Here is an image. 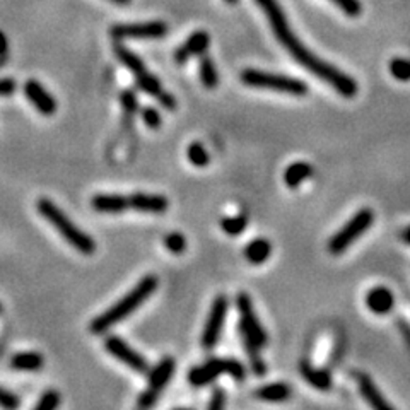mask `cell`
I'll return each instance as SVG.
<instances>
[{
	"label": "cell",
	"instance_id": "1",
	"mask_svg": "<svg viewBox=\"0 0 410 410\" xmlns=\"http://www.w3.org/2000/svg\"><path fill=\"white\" fill-rule=\"evenodd\" d=\"M258 4L262 11H264L267 19H269V25L272 27V33L276 34L282 46L289 51L290 57L294 58L297 63H301L308 72L316 75L318 79L325 82V84L332 86L338 94H342L344 98H354L359 91L357 82L347 74H344L342 70H338L337 67L330 65L321 58H318L312 50L306 49L302 45L300 38L294 34V31L290 30V25L286 18L284 11L278 6L277 0H255Z\"/></svg>",
	"mask_w": 410,
	"mask_h": 410
},
{
	"label": "cell",
	"instance_id": "2",
	"mask_svg": "<svg viewBox=\"0 0 410 410\" xmlns=\"http://www.w3.org/2000/svg\"><path fill=\"white\" fill-rule=\"evenodd\" d=\"M158 289V277L149 274L144 278H141L135 288L130 290L127 296H123L120 301L115 302L110 309H106L105 313L99 314L98 318H94L91 321V333L94 335H101V333L108 332L113 325H117L118 321L125 320L130 313L135 312L137 308H141L144 305V301L147 297H150L154 294V290Z\"/></svg>",
	"mask_w": 410,
	"mask_h": 410
},
{
	"label": "cell",
	"instance_id": "3",
	"mask_svg": "<svg viewBox=\"0 0 410 410\" xmlns=\"http://www.w3.org/2000/svg\"><path fill=\"white\" fill-rule=\"evenodd\" d=\"M37 207L38 212L41 214V216L45 217L58 233H60L63 240L69 243L72 248L77 250L79 253L93 255L96 252V243H94L93 238H91L89 234H86L82 229H79L77 226H75L74 222L53 204V202L49 200V198H39Z\"/></svg>",
	"mask_w": 410,
	"mask_h": 410
},
{
	"label": "cell",
	"instance_id": "4",
	"mask_svg": "<svg viewBox=\"0 0 410 410\" xmlns=\"http://www.w3.org/2000/svg\"><path fill=\"white\" fill-rule=\"evenodd\" d=\"M241 82L245 86L257 87V89H270L277 93L293 94V96H305L308 93V86L301 79L290 77L284 74L264 72L257 69H246L241 72Z\"/></svg>",
	"mask_w": 410,
	"mask_h": 410
},
{
	"label": "cell",
	"instance_id": "5",
	"mask_svg": "<svg viewBox=\"0 0 410 410\" xmlns=\"http://www.w3.org/2000/svg\"><path fill=\"white\" fill-rule=\"evenodd\" d=\"M374 222V214L371 209H361L359 212L354 214L352 217L349 219L347 224L342 229H338L328 241V252L332 255H340L344 253L345 250L352 245L354 241L359 240L362 234L366 233Z\"/></svg>",
	"mask_w": 410,
	"mask_h": 410
},
{
	"label": "cell",
	"instance_id": "6",
	"mask_svg": "<svg viewBox=\"0 0 410 410\" xmlns=\"http://www.w3.org/2000/svg\"><path fill=\"white\" fill-rule=\"evenodd\" d=\"M245 373V366L236 359H210L205 364L190 369L188 383L193 386H204L221 374H229L234 380H243Z\"/></svg>",
	"mask_w": 410,
	"mask_h": 410
},
{
	"label": "cell",
	"instance_id": "7",
	"mask_svg": "<svg viewBox=\"0 0 410 410\" xmlns=\"http://www.w3.org/2000/svg\"><path fill=\"white\" fill-rule=\"evenodd\" d=\"M174 369H177V362H174L173 357H165L162 361H159L156 368L149 373V385H147V388L139 397V409H149L156 404L159 393L166 388L171 376H173Z\"/></svg>",
	"mask_w": 410,
	"mask_h": 410
},
{
	"label": "cell",
	"instance_id": "8",
	"mask_svg": "<svg viewBox=\"0 0 410 410\" xmlns=\"http://www.w3.org/2000/svg\"><path fill=\"white\" fill-rule=\"evenodd\" d=\"M236 306L238 312H240V332L248 335L258 347H265L267 342H269V337H267V332L264 330V325L258 320L257 313H255L252 300L246 293L238 294L236 297Z\"/></svg>",
	"mask_w": 410,
	"mask_h": 410
},
{
	"label": "cell",
	"instance_id": "9",
	"mask_svg": "<svg viewBox=\"0 0 410 410\" xmlns=\"http://www.w3.org/2000/svg\"><path fill=\"white\" fill-rule=\"evenodd\" d=\"M229 308V301L226 296H217L212 302V308H210L209 318H207L205 326H204V333H202V347L210 350L216 347V344L219 342V337H221L222 328H224V321H226V314H228Z\"/></svg>",
	"mask_w": 410,
	"mask_h": 410
},
{
	"label": "cell",
	"instance_id": "10",
	"mask_svg": "<svg viewBox=\"0 0 410 410\" xmlns=\"http://www.w3.org/2000/svg\"><path fill=\"white\" fill-rule=\"evenodd\" d=\"M168 33V25L162 21L147 23H129V25H115L110 30L111 38L115 41L129 38H162Z\"/></svg>",
	"mask_w": 410,
	"mask_h": 410
},
{
	"label": "cell",
	"instance_id": "11",
	"mask_svg": "<svg viewBox=\"0 0 410 410\" xmlns=\"http://www.w3.org/2000/svg\"><path fill=\"white\" fill-rule=\"evenodd\" d=\"M105 349L106 352H110L115 359H118L123 364L129 366L130 369H134L135 373L147 374L149 373V364L144 359L142 354H139L137 350L130 347L125 340L117 335H110L105 340Z\"/></svg>",
	"mask_w": 410,
	"mask_h": 410
},
{
	"label": "cell",
	"instance_id": "12",
	"mask_svg": "<svg viewBox=\"0 0 410 410\" xmlns=\"http://www.w3.org/2000/svg\"><path fill=\"white\" fill-rule=\"evenodd\" d=\"M25 94L33 103L34 108L41 115H45V117H50V115H53L57 111V101H55V98L38 81H34V79L26 81Z\"/></svg>",
	"mask_w": 410,
	"mask_h": 410
},
{
	"label": "cell",
	"instance_id": "13",
	"mask_svg": "<svg viewBox=\"0 0 410 410\" xmlns=\"http://www.w3.org/2000/svg\"><path fill=\"white\" fill-rule=\"evenodd\" d=\"M127 204H129V209L139 210V212L162 214L168 210V198L162 195L132 193L127 197Z\"/></svg>",
	"mask_w": 410,
	"mask_h": 410
},
{
	"label": "cell",
	"instance_id": "14",
	"mask_svg": "<svg viewBox=\"0 0 410 410\" xmlns=\"http://www.w3.org/2000/svg\"><path fill=\"white\" fill-rule=\"evenodd\" d=\"M210 45V37L205 31H195L193 34H190L186 38V41L174 51V62L177 63H185L188 58L195 57V55L205 53L207 49Z\"/></svg>",
	"mask_w": 410,
	"mask_h": 410
},
{
	"label": "cell",
	"instance_id": "15",
	"mask_svg": "<svg viewBox=\"0 0 410 410\" xmlns=\"http://www.w3.org/2000/svg\"><path fill=\"white\" fill-rule=\"evenodd\" d=\"M393 305H395V297H393L392 290L383 288V286H378V288H373L366 294V306L374 314H386L393 309Z\"/></svg>",
	"mask_w": 410,
	"mask_h": 410
},
{
	"label": "cell",
	"instance_id": "16",
	"mask_svg": "<svg viewBox=\"0 0 410 410\" xmlns=\"http://www.w3.org/2000/svg\"><path fill=\"white\" fill-rule=\"evenodd\" d=\"M91 205H93L96 212L101 214H120L129 210L127 197H123V195H96L91 200Z\"/></svg>",
	"mask_w": 410,
	"mask_h": 410
},
{
	"label": "cell",
	"instance_id": "17",
	"mask_svg": "<svg viewBox=\"0 0 410 410\" xmlns=\"http://www.w3.org/2000/svg\"><path fill=\"white\" fill-rule=\"evenodd\" d=\"M357 381H359V390L362 393V397H364V400L368 402L373 409H378V410L392 409V405L385 400V397L381 395L380 390H378L376 385L373 383L371 378L366 376V374H359Z\"/></svg>",
	"mask_w": 410,
	"mask_h": 410
},
{
	"label": "cell",
	"instance_id": "18",
	"mask_svg": "<svg viewBox=\"0 0 410 410\" xmlns=\"http://www.w3.org/2000/svg\"><path fill=\"white\" fill-rule=\"evenodd\" d=\"M301 374L309 385L314 386L316 390H321V392H326V390L332 388V376H330L328 371L325 369H316L313 368L309 362H302L301 364Z\"/></svg>",
	"mask_w": 410,
	"mask_h": 410
},
{
	"label": "cell",
	"instance_id": "19",
	"mask_svg": "<svg viewBox=\"0 0 410 410\" xmlns=\"http://www.w3.org/2000/svg\"><path fill=\"white\" fill-rule=\"evenodd\" d=\"M245 258L253 265L264 264L267 258L272 253V245L265 238H257V240L250 241L245 248Z\"/></svg>",
	"mask_w": 410,
	"mask_h": 410
},
{
	"label": "cell",
	"instance_id": "20",
	"mask_svg": "<svg viewBox=\"0 0 410 410\" xmlns=\"http://www.w3.org/2000/svg\"><path fill=\"white\" fill-rule=\"evenodd\" d=\"M313 168L305 161H296L293 165L288 166V169L284 171V183L289 188H297L301 183H305L312 177Z\"/></svg>",
	"mask_w": 410,
	"mask_h": 410
},
{
	"label": "cell",
	"instance_id": "21",
	"mask_svg": "<svg viewBox=\"0 0 410 410\" xmlns=\"http://www.w3.org/2000/svg\"><path fill=\"white\" fill-rule=\"evenodd\" d=\"M113 51H115V55H117L118 60H120L123 65H125L127 69H129L130 72L135 75V77H139V75L147 72L144 62H142L141 58H139L137 55L134 53V51H130L129 49H127V46H123L122 43H115Z\"/></svg>",
	"mask_w": 410,
	"mask_h": 410
},
{
	"label": "cell",
	"instance_id": "22",
	"mask_svg": "<svg viewBox=\"0 0 410 410\" xmlns=\"http://www.w3.org/2000/svg\"><path fill=\"white\" fill-rule=\"evenodd\" d=\"M43 364L45 359L38 352H19L11 359V366L18 371H39Z\"/></svg>",
	"mask_w": 410,
	"mask_h": 410
},
{
	"label": "cell",
	"instance_id": "23",
	"mask_svg": "<svg viewBox=\"0 0 410 410\" xmlns=\"http://www.w3.org/2000/svg\"><path fill=\"white\" fill-rule=\"evenodd\" d=\"M290 395V388L286 383L265 385L255 392V397L264 402H284Z\"/></svg>",
	"mask_w": 410,
	"mask_h": 410
},
{
	"label": "cell",
	"instance_id": "24",
	"mask_svg": "<svg viewBox=\"0 0 410 410\" xmlns=\"http://www.w3.org/2000/svg\"><path fill=\"white\" fill-rule=\"evenodd\" d=\"M240 335H241L243 347H245L246 354H248V357H250V362H252L253 373L257 374V376H264V374L267 373V366L260 356V347H258L252 338H250L248 335H245L243 332H240Z\"/></svg>",
	"mask_w": 410,
	"mask_h": 410
},
{
	"label": "cell",
	"instance_id": "25",
	"mask_svg": "<svg viewBox=\"0 0 410 410\" xmlns=\"http://www.w3.org/2000/svg\"><path fill=\"white\" fill-rule=\"evenodd\" d=\"M198 75H200V81L207 89H214L219 84V74L214 65L212 58L209 55H200V60H198Z\"/></svg>",
	"mask_w": 410,
	"mask_h": 410
},
{
	"label": "cell",
	"instance_id": "26",
	"mask_svg": "<svg viewBox=\"0 0 410 410\" xmlns=\"http://www.w3.org/2000/svg\"><path fill=\"white\" fill-rule=\"evenodd\" d=\"M246 226H248V219H246V216H243V214H240V216L224 217L221 221V228L228 236H238V234H241L246 229Z\"/></svg>",
	"mask_w": 410,
	"mask_h": 410
},
{
	"label": "cell",
	"instance_id": "27",
	"mask_svg": "<svg viewBox=\"0 0 410 410\" xmlns=\"http://www.w3.org/2000/svg\"><path fill=\"white\" fill-rule=\"evenodd\" d=\"M186 158H188V161L192 162L193 166H197V168H205L210 161L209 153H207L205 147L202 146L200 142H193V144L188 146V149H186Z\"/></svg>",
	"mask_w": 410,
	"mask_h": 410
},
{
	"label": "cell",
	"instance_id": "28",
	"mask_svg": "<svg viewBox=\"0 0 410 410\" xmlns=\"http://www.w3.org/2000/svg\"><path fill=\"white\" fill-rule=\"evenodd\" d=\"M390 74L395 77L397 81L407 82L410 81V60L407 58H393L390 62Z\"/></svg>",
	"mask_w": 410,
	"mask_h": 410
},
{
	"label": "cell",
	"instance_id": "29",
	"mask_svg": "<svg viewBox=\"0 0 410 410\" xmlns=\"http://www.w3.org/2000/svg\"><path fill=\"white\" fill-rule=\"evenodd\" d=\"M60 405V393L55 392V390H49V392L43 393V397L39 398L38 404L34 405V410H53Z\"/></svg>",
	"mask_w": 410,
	"mask_h": 410
},
{
	"label": "cell",
	"instance_id": "30",
	"mask_svg": "<svg viewBox=\"0 0 410 410\" xmlns=\"http://www.w3.org/2000/svg\"><path fill=\"white\" fill-rule=\"evenodd\" d=\"M165 246L171 253L181 255L186 250V240L181 233H169L165 238Z\"/></svg>",
	"mask_w": 410,
	"mask_h": 410
},
{
	"label": "cell",
	"instance_id": "31",
	"mask_svg": "<svg viewBox=\"0 0 410 410\" xmlns=\"http://www.w3.org/2000/svg\"><path fill=\"white\" fill-rule=\"evenodd\" d=\"M332 2L349 18H357L362 11L359 0H332Z\"/></svg>",
	"mask_w": 410,
	"mask_h": 410
},
{
	"label": "cell",
	"instance_id": "32",
	"mask_svg": "<svg viewBox=\"0 0 410 410\" xmlns=\"http://www.w3.org/2000/svg\"><path fill=\"white\" fill-rule=\"evenodd\" d=\"M142 120H144L146 127H149L150 130H158L161 127V115H159L158 110L150 108V106H146L142 108Z\"/></svg>",
	"mask_w": 410,
	"mask_h": 410
},
{
	"label": "cell",
	"instance_id": "33",
	"mask_svg": "<svg viewBox=\"0 0 410 410\" xmlns=\"http://www.w3.org/2000/svg\"><path fill=\"white\" fill-rule=\"evenodd\" d=\"M0 407L9 410L19 407V398L14 393H11L9 390L2 388V386H0Z\"/></svg>",
	"mask_w": 410,
	"mask_h": 410
},
{
	"label": "cell",
	"instance_id": "34",
	"mask_svg": "<svg viewBox=\"0 0 410 410\" xmlns=\"http://www.w3.org/2000/svg\"><path fill=\"white\" fill-rule=\"evenodd\" d=\"M120 101H122V105H123V108H125V111L129 115H132L137 111V106H139V103H137V98H135V94L132 93V91H123V93L120 94Z\"/></svg>",
	"mask_w": 410,
	"mask_h": 410
},
{
	"label": "cell",
	"instance_id": "35",
	"mask_svg": "<svg viewBox=\"0 0 410 410\" xmlns=\"http://www.w3.org/2000/svg\"><path fill=\"white\" fill-rule=\"evenodd\" d=\"M224 405H226V393H224V390H221V388L214 390L212 398H210V402H209V409L210 410H219V409L224 407Z\"/></svg>",
	"mask_w": 410,
	"mask_h": 410
},
{
	"label": "cell",
	"instance_id": "36",
	"mask_svg": "<svg viewBox=\"0 0 410 410\" xmlns=\"http://www.w3.org/2000/svg\"><path fill=\"white\" fill-rule=\"evenodd\" d=\"M15 81L13 79H0V96H11L15 91Z\"/></svg>",
	"mask_w": 410,
	"mask_h": 410
},
{
	"label": "cell",
	"instance_id": "37",
	"mask_svg": "<svg viewBox=\"0 0 410 410\" xmlns=\"http://www.w3.org/2000/svg\"><path fill=\"white\" fill-rule=\"evenodd\" d=\"M398 326H400V333H402V335H404L405 342H407V345H409V349H410V325L407 323V321L400 320V321H398Z\"/></svg>",
	"mask_w": 410,
	"mask_h": 410
},
{
	"label": "cell",
	"instance_id": "38",
	"mask_svg": "<svg viewBox=\"0 0 410 410\" xmlns=\"http://www.w3.org/2000/svg\"><path fill=\"white\" fill-rule=\"evenodd\" d=\"M6 51H7V38H6V34L0 31V55H6Z\"/></svg>",
	"mask_w": 410,
	"mask_h": 410
},
{
	"label": "cell",
	"instance_id": "39",
	"mask_svg": "<svg viewBox=\"0 0 410 410\" xmlns=\"http://www.w3.org/2000/svg\"><path fill=\"white\" fill-rule=\"evenodd\" d=\"M400 238H402V241H405V243H407V245H410V226H407V228H405V229H402Z\"/></svg>",
	"mask_w": 410,
	"mask_h": 410
},
{
	"label": "cell",
	"instance_id": "40",
	"mask_svg": "<svg viewBox=\"0 0 410 410\" xmlns=\"http://www.w3.org/2000/svg\"><path fill=\"white\" fill-rule=\"evenodd\" d=\"M110 2L118 4V6H127V4H130V0H110Z\"/></svg>",
	"mask_w": 410,
	"mask_h": 410
},
{
	"label": "cell",
	"instance_id": "41",
	"mask_svg": "<svg viewBox=\"0 0 410 410\" xmlns=\"http://www.w3.org/2000/svg\"><path fill=\"white\" fill-rule=\"evenodd\" d=\"M226 4H229V6H236L238 2H240V0H224Z\"/></svg>",
	"mask_w": 410,
	"mask_h": 410
},
{
	"label": "cell",
	"instance_id": "42",
	"mask_svg": "<svg viewBox=\"0 0 410 410\" xmlns=\"http://www.w3.org/2000/svg\"><path fill=\"white\" fill-rule=\"evenodd\" d=\"M0 312H2V306H0Z\"/></svg>",
	"mask_w": 410,
	"mask_h": 410
}]
</instances>
